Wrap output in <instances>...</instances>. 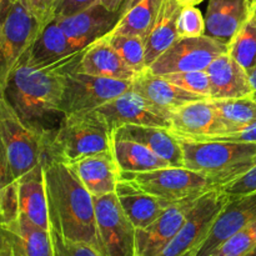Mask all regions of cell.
Instances as JSON below:
<instances>
[{
	"mask_svg": "<svg viewBox=\"0 0 256 256\" xmlns=\"http://www.w3.org/2000/svg\"><path fill=\"white\" fill-rule=\"evenodd\" d=\"M69 168L92 196L115 192L120 172L110 149L76 160Z\"/></svg>",
	"mask_w": 256,
	"mask_h": 256,
	"instance_id": "20",
	"label": "cell"
},
{
	"mask_svg": "<svg viewBox=\"0 0 256 256\" xmlns=\"http://www.w3.org/2000/svg\"><path fill=\"white\" fill-rule=\"evenodd\" d=\"M210 142H256V122L244 128L228 130L212 138Z\"/></svg>",
	"mask_w": 256,
	"mask_h": 256,
	"instance_id": "39",
	"label": "cell"
},
{
	"mask_svg": "<svg viewBox=\"0 0 256 256\" xmlns=\"http://www.w3.org/2000/svg\"><path fill=\"white\" fill-rule=\"evenodd\" d=\"M179 2L182 6H185V5H198L204 0H179Z\"/></svg>",
	"mask_w": 256,
	"mask_h": 256,
	"instance_id": "47",
	"label": "cell"
},
{
	"mask_svg": "<svg viewBox=\"0 0 256 256\" xmlns=\"http://www.w3.org/2000/svg\"><path fill=\"white\" fill-rule=\"evenodd\" d=\"M70 65L62 68L65 75L64 94L60 102L62 116L92 112L114 98L132 90V80L94 76L75 72Z\"/></svg>",
	"mask_w": 256,
	"mask_h": 256,
	"instance_id": "6",
	"label": "cell"
},
{
	"mask_svg": "<svg viewBox=\"0 0 256 256\" xmlns=\"http://www.w3.org/2000/svg\"><path fill=\"white\" fill-rule=\"evenodd\" d=\"M228 52L248 72L256 68V12L242 24L234 39L228 45Z\"/></svg>",
	"mask_w": 256,
	"mask_h": 256,
	"instance_id": "32",
	"label": "cell"
},
{
	"mask_svg": "<svg viewBox=\"0 0 256 256\" xmlns=\"http://www.w3.org/2000/svg\"><path fill=\"white\" fill-rule=\"evenodd\" d=\"M112 132L90 114L64 115L50 139L45 156L69 165L110 149Z\"/></svg>",
	"mask_w": 256,
	"mask_h": 256,
	"instance_id": "4",
	"label": "cell"
},
{
	"mask_svg": "<svg viewBox=\"0 0 256 256\" xmlns=\"http://www.w3.org/2000/svg\"><path fill=\"white\" fill-rule=\"evenodd\" d=\"M220 189L232 199V198L242 196V195L249 194L256 192V165L250 172L242 175V178L236 179L230 184L222 186Z\"/></svg>",
	"mask_w": 256,
	"mask_h": 256,
	"instance_id": "37",
	"label": "cell"
},
{
	"mask_svg": "<svg viewBox=\"0 0 256 256\" xmlns=\"http://www.w3.org/2000/svg\"><path fill=\"white\" fill-rule=\"evenodd\" d=\"M185 256H192V254H189V255H185Z\"/></svg>",
	"mask_w": 256,
	"mask_h": 256,
	"instance_id": "49",
	"label": "cell"
},
{
	"mask_svg": "<svg viewBox=\"0 0 256 256\" xmlns=\"http://www.w3.org/2000/svg\"><path fill=\"white\" fill-rule=\"evenodd\" d=\"M100 2V0H58L54 18H68Z\"/></svg>",
	"mask_w": 256,
	"mask_h": 256,
	"instance_id": "40",
	"label": "cell"
},
{
	"mask_svg": "<svg viewBox=\"0 0 256 256\" xmlns=\"http://www.w3.org/2000/svg\"><path fill=\"white\" fill-rule=\"evenodd\" d=\"M164 0H142L122 15L110 34L136 35L144 39L152 29Z\"/></svg>",
	"mask_w": 256,
	"mask_h": 256,
	"instance_id": "29",
	"label": "cell"
},
{
	"mask_svg": "<svg viewBox=\"0 0 256 256\" xmlns=\"http://www.w3.org/2000/svg\"><path fill=\"white\" fill-rule=\"evenodd\" d=\"M248 74H249L250 82H252V89H254V95H256V68L255 69H252V72H248Z\"/></svg>",
	"mask_w": 256,
	"mask_h": 256,
	"instance_id": "46",
	"label": "cell"
},
{
	"mask_svg": "<svg viewBox=\"0 0 256 256\" xmlns=\"http://www.w3.org/2000/svg\"><path fill=\"white\" fill-rule=\"evenodd\" d=\"M80 54L74 52L69 39L54 18L42 26L20 64H26L36 69H58L76 62Z\"/></svg>",
	"mask_w": 256,
	"mask_h": 256,
	"instance_id": "17",
	"label": "cell"
},
{
	"mask_svg": "<svg viewBox=\"0 0 256 256\" xmlns=\"http://www.w3.org/2000/svg\"><path fill=\"white\" fill-rule=\"evenodd\" d=\"M205 35V16L196 5H185L178 18V36L195 38Z\"/></svg>",
	"mask_w": 256,
	"mask_h": 256,
	"instance_id": "35",
	"label": "cell"
},
{
	"mask_svg": "<svg viewBox=\"0 0 256 256\" xmlns=\"http://www.w3.org/2000/svg\"><path fill=\"white\" fill-rule=\"evenodd\" d=\"M0 235L10 256H56L52 232L36 226L22 214L0 225Z\"/></svg>",
	"mask_w": 256,
	"mask_h": 256,
	"instance_id": "18",
	"label": "cell"
},
{
	"mask_svg": "<svg viewBox=\"0 0 256 256\" xmlns=\"http://www.w3.org/2000/svg\"><path fill=\"white\" fill-rule=\"evenodd\" d=\"M229 200L230 198L220 188H214L200 195L188 212L178 234L160 256H194Z\"/></svg>",
	"mask_w": 256,
	"mask_h": 256,
	"instance_id": "9",
	"label": "cell"
},
{
	"mask_svg": "<svg viewBox=\"0 0 256 256\" xmlns=\"http://www.w3.org/2000/svg\"><path fill=\"white\" fill-rule=\"evenodd\" d=\"M69 39L75 52L80 54L90 44L105 38L114 30L119 12H109L100 2L68 18H55Z\"/></svg>",
	"mask_w": 256,
	"mask_h": 256,
	"instance_id": "14",
	"label": "cell"
},
{
	"mask_svg": "<svg viewBox=\"0 0 256 256\" xmlns=\"http://www.w3.org/2000/svg\"><path fill=\"white\" fill-rule=\"evenodd\" d=\"M196 199L174 202L152 224L144 229H136V256H160L184 224Z\"/></svg>",
	"mask_w": 256,
	"mask_h": 256,
	"instance_id": "16",
	"label": "cell"
},
{
	"mask_svg": "<svg viewBox=\"0 0 256 256\" xmlns=\"http://www.w3.org/2000/svg\"><path fill=\"white\" fill-rule=\"evenodd\" d=\"M182 5L179 0H164L152 29L145 38V62L149 68L178 36V18Z\"/></svg>",
	"mask_w": 256,
	"mask_h": 256,
	"instance_id": "27",
	"label": "cell"
},
{
	"mask_svg": "<svg viewBox=\"0 0 256 256\" xmlns=\"http://www.w3.org/2000/svg\"><path fill=\"white\" fill-rule=\"evenodd\" d=\"M206 72L212 85V100L254 96L249 74L229 52L218 56Z\"/></svg>",
	"mask_w": 256,
	"mask_h": 256,
	"instance_id": "21",
	"label": "cell"
},
{
	"mask_svg": "<svg viewBox=\"0 0 256 256\" xmlns=\"http://www.w3.org/2000/svg\"><path fill=\"white\" fill-rule=\"evenodd\" d=\"M132 89L158 109L164 112L169 118L174 110L179 109L182 105L195 100L205 99L176 86L162 75L152 74L148 69L136 74L132 79Z\"/></svg>",
	"mask_w": 256,
	"mask_h": 256,
	"instance_id": "22",
	"label": "cell"
},
{
	"mask_svg": "<svg viewBox=\"0 0 256 256\" xmlns=\"http://www.w3.org/2000/svg\"><path fill=\"white\" fill-rule=\"evenodd\" d=\"M218 116L226 130L244 128L256 122V99L254 96L212 100Z\"/></svg>",
	"mask_w": 256,
	"mask_h": 256,
	"instance_id": "30",
	"label": "cell"
},
{
	"mask_svg": "<svg viewBox=\"0 0 256 256\" xmlns=\"http://www.w3.org/2000/svg\"><path fill=\"white\" fill-rule=\"evenodd\" d=\"M88 114L102 122L110 132L125 125L169 129V116L134 90L124 92Z\"/></svg>",
	"mask_w": 256,
	"mask_h": 256,
	"instance_id": "12",
	"label": "cell"
},
{
	"mask_svg": "<svg viewBox=\"0 0 256 256\" xmlns=\"http://www.w3.org/2000/svg\"><path fill=\"white\" fill-rule=\"evenodd\" d=\"M52 238H54L56 256H104L99 249L90 244L64 240L54 232Z\"/></svg>",
	"mask_w": 256,
	"mask_h": 256,
	"instance_id": "36",
	"label": "cell"
},
{
	"mask_svg": "<svg viewBox=\"0 0 256 256\" xmlns=\"http://www.w3.org/2000/svg\"><path fill=\"white\" fill-rule=\"evenodd\" d=\"M42 166L52 232L64 240L85 242L100 250L94 196L69 165L44 156Z\"/></svg>",
	"mask_w": 256,
	"mask_h": 256,
	"instance_id": "1",
	"label": "cell"
},
{
	"mask_svg": "<svg viewBox=\"0 0 256 256\" xmlns=\"http://www.w3.org/2000/svg\"><path fill=\"white\" fill-rule=\"evenodd\" d=\"M245 6H246L248 12H249V16L255 12L256 9V0H244Z\"/></svg>",
	"mask_w": 256,
	"mask_h": 256,
	"instance_id": "45",
	"label": "cell"
},
{
	"mask_svg": "<svg viewBox=\"0 0 256 256\" xmlns=\"http://www.w3.org/2000/svg\"><path fill=\"white\" fill-rule=\"evenodd\" d=\"M162 76L166 78L170 82L186 92L199 95L205 99H210L212 85H210V78L206 70L172 72V74L162 75Z\"/></svg>",
	"mask_w": 256,
	"mask_h": 256,
	"instance_id": "34",
	"label": "cell"
},
{
	"mask_svg": "<svg viewBox=\"0 0 256 256\" xmlns=\"http://www.w3.org/2000/svg\"><path fill=\"white\" fill-rule=\"evenodd\" d=\"M0 256H10L9 248L5 244L4 240H2V235H0Z\"/></svg>",
	"mask_w": 256,
	"mask_h": 256,
	"instance_id": "44",
	"label": "cell"
},
{
	"mask_svg": "<svg viewBox=\"0 0 256 256\" xmlns=\"http://www.w3.org/2000/svg\"><path fill=\"white\" fill-rule=\"evenodd\" d=\"M42 29V25L29 12L24 2L18 0L0 28V96H4L10 76Z\"/></svg>",
	"mask_w": 256,
	"mask_h": 256,
	"instance_id": "8",
	"label": "cell"
},
{
	"mask_svg": "<svg viewBox=\"0 0 256 256\" xmlns=\"http://www.w3.org/2000/svg\"><path fill=\"white\" fill-rule=\"evenodd\" d=\"M255 12H256V9H255Z\"/></svg>",
	"mask_w": 256,
	"mask_h": 256,
	"instance_id": "51",
	"label": "cell"
},
{
	"mask_svg": "<svg viewBox=\"0 0 256 256\" xmlns=\"http://www.w3.org/2000/svg\"><path fill=\"white\" fill-rule=\"evenodd\" d=\"M178 140L184 168L202 174L216 188L235 182L256 165V142Z\"/></svg>",
	"mask_w": 256,
	"mask_h": 256,
	"instance_id": "3",
	"label": "cell"
},
{
	"mask_svg": "<svg viewBox=\"0 0 256 256\" xmlns=\"http://www.w3.org/2000/svg\"><path fill=\"white\" fill-rule=\"evenodd\" d=\"M18 215V182L12 175L6 150L0 140V225L8 224Z\"/></svg>",
	"mask_w": 256,
	"mask_h": 256,
	"instance_id": "31",
	"label": "cell"
},
{
	"mask_svg": "<svg viewBox=\"0 0 256 256\" xmlns=\"http://www.w3.org/2000/svg\"><path fill=\"white\" fill-rule=\"evenodd\" d=\"M70 68L75 72L109 79L132 80L136 76V72L125 64L106 38L96 40L82 50L79 59Z\"/></svg>",
	"mask_w": 256,
	"mask_h": 256,
	"instance_id": "19",
	"label": "cell"
},
{
	"mask_svg": "<svg viewBox=\"0 0 256 256\" xmlns=\"http://www.w3.org/2000/svg\"><path fill=\"white\" fill-rule=\"evenodd\" d=\"M18 0H0V28L6 20L8 15L10 14L14 5L16 4Z\"/></svg>",
	"mask_w": 256,
	"mask_h": 256,
	"instance_id": "41",
	"label": "cell"
},
{
	"mask_svg": "<svg viewBox=\"0 0 256 256\" xmlns=\"http://www.w3.org/2000/svg\"><path fill=\"white\" fill-rule=\"evenodd\" d=\"M65 75L62 68L36 69L20 64L10 76L4 98L15 112L38 132L54 134L49 122L60 112L64 94Z\"/></svg>",
	"mask_w": 256,
	"mask_h": 256,
	"instance_id": "2",
	"label": "cell"
},
{
	"mask_svg": "<svg viewBox=\"0 0 256 256\" xmlns=\"http://www.w3.org/2000/svg\"><path fill=\"white\" fill-rule=\"evenodd\" d=\"M119 178L169 202L199 198L216 188L202 174L184 166H168L144 172H120Z\"/></svg>",
	"mask_w": 256,
	"mask_h": 256,
	"instance_id": "7",
	"label": "cell"
},
{
	"mask_svg": "<svg viewBox=\"0 0 256 256\" xmlns=\"http://www.w3.org/2000/svg\"><path fill=\"white\" fill-rule=\"evenodd\" d=\"M142 2V0H124V2H122V8H120V10H119L120 18H122L124 14H126V12L132 9V8H134L135 5H138L139 2Z\"/></svg>",
	"mask_w": 256,
	"mask_h": 256,
	"instance_id": "43",
	"label": "cell"
},
{
	"mask_svg": "<svg viewBox=\"0 0 256 256\" xmlns=\"http://www.w3.org/2000/svg\"><path fill=\"white\" fill-rule=\"evenodd\" d=\"M225 52H228V45L208 35L179 38L148 70L155 75L206 70L218 56Z\"/></svg>",
	"mask_w": 256,
	"mask_h": 256,
	"instance_id": "11",
	"label": "cell"
},
{
	"mask_svg": "<svg viewBox=\"0 0 256 256\" xmlns=\"http://www.w3.org/2000/svg\"><path fill=\"white\" fill-rule=\"evenodd\" d=\"M248 18L249 12L244 0H209L205 35L229 45Z\"/></svg>",
	"mask_w": 256,
	"mask_h": 256,
	"instance_id": "26",
	"label": "cell"
},
{
	"mask_svg": "<svg viewBox=\"0 0 256 256\" xmlns=\"http://www.w3.org/2000/svg\"><path fill=\"white\" fill-rule=\"evenodd\" d=\"M242 256H256V248H255V249H252V252H248V254H245V255H242Z\"/></svg>",
	"mask_w": 256,
	"mask_h": 256,
	"instance_id": "48",
	"label": "cell"
},
{
	"mask_svg": "<svg viewBox=\"0 0 256 256\" xmlns=\"http://www.w3.org/2000/svg\"><path fill=\"white\" fill-rule=\"evenodd\" d=\"M100 252L104 256H136V228L119 204L115 192L94 196Z\"/></svg>",
	"mask_w": 256,
	"mask_h": 256,
	"instance_id": "10",
	"label": "cell"
},
{
	"mask_svg": "<svg viewBox=\"0 0 256 256\" xmlns=\"http://www.w3.org/2000/svg\"><path fill=\"white\" fill-rule=\"evenodd\" d=\"M110 150L120 172H144L172 166L144 145L112 134Z\"/></svg>",
	"mask_w": 256,
	"mask_h": 256,
	"instance_id": "28",
	"label": "cell"
},
{
	"mask_svg": "<svg viewBox=\"0 0 256 256\" xmlns=\"http://www.w3.org/2000/svg\"><path fill=\"white\" fill-rule=\"evenodd\" d=\"M119 204L136 229H144L174 202L154 196L132 182L119 178L115 189Z\"/></svg>",
	"mask_w": 256,
	"mask_h": 256,
	"instance_id": "24",
	"label": "cell"
},
{
	"mask_svg": "<svg viewBox=\"0 0 256 256\" xmlns=\"http://www.w3.org/2000/svg\"><path fill=\"white\" fill-rule=\"evenodd\" d=\"M22 2L42 26L54 19V10L58 0H22Z\"/></svg>",
	"mask_w": 256,
	"mask_h": 256,
	"instance_id": "38",
	"label": "cell"
},
{
	"mask_svg": "<svg viewBox=\"0 0 256 256\" xmlns=\"http://www.w3.org/2000/svg\"><path fill=\"white\" fill-rule=\"evenodd\" d=\"M16 182L19 214L24 215L36 226L52 232L42 162L22 175Z\"/></svg>",
	"mask_w": 256,
	"mask_h": 256,
	"instance_id": "23",
	"label": "cell"
},
{
	"mask_svg": "<svg viewBox=\"0 0 256 256\" xmlns=\"http://www.w3.org/2000/svg\"><path fill=\"white\" fill-rule=\"evenodd\" d=\"M125 64L136 74L148 69L145 62V42L136 35L109 34L105 36Z\"/></svg>",
	"mask_w": 256,
	"mask_h": 256,
	"instance_id": "33",
	"label": "cell"
},
{
	"mask_svg": "<svg viewBox=\"0 0 256 256\" xmlns=\"http://www.w3.org/2000/svg\"><path fill=\"white\" fill-rule=\"evenodd\" d=\"M254 98H255V99H256V95H254Z\"/></svg>",
	"mask_w": 256,
	"mask_h": 256,
	"instance_id": "50",
	"label": "cell"
},
{
	"mask_svg": "<svg viewBox=\"0 0 256 256\" xmlns=\"http://www.w3.org/2000/svg\"><path fill=\"white\" fill-rule=\"evenodd\" d=\"M256 220V192L232 198L194 256H210L229 238Z\"/></svg>",
	"mask_w": 256,
	"mask_h": 256,
	"instance_id": "15",
	"label": "cell"
},
{
	"mask_svg": "<svg viewBox=\"0 0 256 256\" xmlns=\"http://www.w3.org/2000/svg\"><path fill=\"white\" fill-rule=\"evenodd\" d=\"M52 135L25 124L12 104L0 96V140L6 150L15 180L42 164Z\"/></svg>",
	"mask_w": 256,
	"mask_h": 256,
	"instance_id": "5",
	"label": "cell"
},
{
	"mask_svg": "<svg viewBox=\"0 0 256 256\" xmlns=\"http://www.w3.org/2000/svg\"><path fill=\"white\" fill-rule=\"evenodd\" d=\"M122 2H124V0H100V4L112 12H119Z\"/></svg>",
	"mask_w": 256,
	"mask_h": 256,
	"instance_id": "42",
	"label": "cell"
},
{
	"mask_svg": "<svg viewBox=\"0 0 256 256\" xmlns=\"http://www.w3.org/2000/svg\"><path fill=\"white\" fill-rule=\"evenodd\" d=\"M114 136L132 140L144 145L172 166H184L182 150L179 140L165 128L125 125L112 132Z\"/></svg>",
	"mask_w": 256,
	"mask_h": 256,
	"instance_id": "25",
	"label": "cell"
},
{
	"mask_svg": "<svg viewBox=\"0 0 256 256\" xmlns=\"http://www.w3.org/2000/svg\"><path fill=\"white\" fill-rule=\"evenodd\" d=\"M169 132L178 139L189 142H210L226 130L212 99L188 102L174 110L169 118Z\"/></svg>",
	"mask_w": 256,
	"mask_h": 256,
	"instance_id": "13",
	"label": "cell"
}]
</instances>
